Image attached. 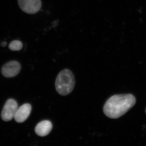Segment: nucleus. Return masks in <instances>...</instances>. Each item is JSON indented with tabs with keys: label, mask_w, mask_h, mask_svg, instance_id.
Here are the masks:
<instances>
[{
	"label": "nucleus",
	"mask_w": 146,
	"mask_h": 146,
	"mask_svg": "<svg viewBox=\"0 0 146 146\" xmlns=\"http://www.w3.org/2000/svg\"><path fill=\"white\" fill-rule=\"evenodd\" d=\"M136 102L135 97L131 94L114 95L105 104L104 112L110 119H118L132 108Z\"/></svg>",
	"instance_id": "obj_1"
},
{
	"label": "nucleus",
	"mask_w": 146,
	"mask_h": 146,
	"mask_svg": "<svg viewBox=\"0 0 146 146\" xmlns=\"http://www.w3.org/2000/svg\"><path fill=\"white\" fill-rule=\"evenodd\" d=\"M75 84V80L72 72L65 69L58 75L55 81L56 89L61 96H67L73 91Z\"/></svg>",
	"instance_id": "obj_2"
},
{
	"label": "nucleus",
	"mask_w": 146,
	"mask_h": 146,
	"mask_svg": "<svg viewBox=\"0 0 146 146\" xmlns=\"http://www.w3.org/2000/svg\"><path fill=\"white\" fill-rule=\"evenodd\" d=\"M18 2L21 10L27 14L37 13L42 6L41 0H18Z\"/></svg>",
	"instance_id": "obj_3"
},
{
	"label": "nucleus",
	"mask_w": 146,
	"mask_h": 146,
	"mask_svg": "<svg viewBox=\"0 0 146 146\" xmlns=\"http://www.w3.org/2000/svg\"><path fill=\"white\" fill-rule=\"evenodd\" d=\"M18 108V104L15 100L12 99L7 100L1 114L2 119L5 121H9L13 119Z\"/></svg>",
	"instance_id": "obj_4"
},
{
	"label": "nucleus",
	"mask_w": 146,
	"mask_h": 146,
	"mask_svg": "<svg viewBox=\"0 0 146 146\" xmlns=\"http://www.w3.org/2000/svg\"><path fill=\"white\" fill-rule=\"evenodd\" d=\"M21 65L15 60L9 61L3 65L1 69L2 74L6 78H13L20 73Z\"/></svg>",
	"instance_id": "obj_5"
},
{
	"label": "nucleus",
	"mask_w": 146,
	"mask_h": 146,
	"mask_svg": "<svg viewBox=\"0 0 146 146\" xmlns=\"http://www.w3.org/2000/svg\"><path fill=\"white\" fill-rule=\"evenodd\" d=\"M32 106L29 104H25L18 108L14 116L16 122L22 123L28 119L31 112Z\"/></svg>",
	"instance_id": "obj_6"
},
{
	"label": "nucleus",
	"mask_w": 146,
	"mask_h": 146,
	"mask_svg": "<svg viewBox=\"0 0 146 146\" xmlns=\"http://www.w3.org/2000/svg\"><path fill=\"white\" fill-rule=\"evenodd\" d=\"M52 128V124L49 121L44 120L37 124L35 128V133L37 135L44 137L49 134Z\"/></svg>",
	"instance_id": "obj_7"
},
{
	"label": "nucleus",
	"mask_w": 146,
	"mask_h": 146,
	"mask_svg": "<svg viewBox=\"0 0 146 146\" xmlns=\"http://www.w3.org/2000/svg\"><path fill=\"white\" fill-rule=\"evenodd\" d=\"M23 46V44L21 41L19 40H14L11 42L9 46V48L11 50L16 51L22 49Z\"/></svg>",
	"instance_id": "obj_8"
},
{
	"label": "nucleus",
	"mask_w": 146,
	"mask_h": 146,
	"mask_svg": "<svg viewBox=\"0 0 146 146\" xmlns=\"http://www.w3.org/2000/svg\"><path fill=\"white\" fill-rule=\"evenodd\" d=\"M6 43L5 42H3L1 44V46H2L5 47L6 46Z\"/></svg>",
	"instance_id": "obj_9"
},
{
	"label": "nucleus",
	"mask_w": 146,
	"mask_h": 146,
	"mask_svg": "<svg viewBox=\"0 0 146 146\" xmlns=\"http://www.w3.org/2000/svg\"></svg>",
	"instance_id": "obj_10"
}]
</instances>
